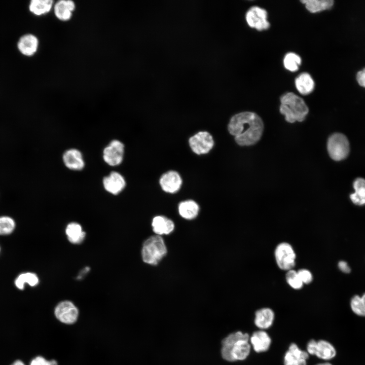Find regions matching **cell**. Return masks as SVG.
Masks as SVG:
<instances>
[{
  "label": "cell",
  "mask_w": 365,
  "mask_h": 365,
  "mask_svg": "<svg viewBox=\"0 0 365 365\" xmlns=\"http://www.w3.org/2000/svg\"><path fill=\"white\" fill-rule=\"evenodd\" d=\"M228 129L230 134L235 137L238 145L250 146L260 140L264 130V123L256 113L243 112L231 118Z\"/></svg>",
  "instance_id": "obj_1"
},
{
  "label": "cell",
  "mask_w": 365,
  "mask_h": 365,
  "mask_svg": "<svg viewBox=\"0 0 365 365\" xmlns=\"http://www.w3.org/2000/svg\"><path fill=\"white\" fill-rule=\"evenodd\" d=\"M249 335L238 331L228 335L222 341L221 353L229 361L243 360L249 354L250 345Z\"/></svg>",
  "instance_id": "obj_2"
},
{
  "label": "cell",
  "mask_w": 365,
  "mask_h": 365,
  "mask_svg": "<svg viewBox=\"0 0 365 365\" xmlns=\"http://www.w3.org/2000/svg\"><path fill=\"white\" fill-rule=\"evenodd\" d=\"M280 113L285 120L293 123L303 121L308 114L309 108L304 100L293 92L283 94L280 98Z\"/></svg>",
  "instance_id": "obj_3"
},
{
  "label": "cell",
  "mask_w": 365,
  "mask_h": 365,
  "mask_svg": "<svg viewBox=\"0 0 365 365\" xmlns=\"http://www.w3.org/2000/svg\"><path fill=\"white\" fill-rule=\"evenodd\" d=\"M167 251L163 239L159 235L152 236L143 244L142 258L144 263L156 265L166 256Z\"/></svg>",
  "instance_id": "obj_4"
},
{
  "label": "cell",
  "mask_w": 365,
  "mask_h": 365,
  "mask_svg": "<svg viewBox=\"0 0 365 365\" xmlns=\"http://www.w3.org/2000/svg\"><path fill=\"white\" fill-rule=\"evenodd\" d=\"M327 150L330 157L334 161L345 159L350 151L349 142L347 137L341 133H335L328 137Z\"/></svg>",
  "instance_id": "obj_5"
},
{
  "label": "cell",
  "mask_w": 365,
  "mask_h": 365,
  "mask_svg": "<svg viewBox=\"0 0 365 365\" xmlns=\"http://www.w3.org/2000/svg\"><path fill=\"white\" fill-rule=\"evenodd\" d=\"M125 155V145L119 139H113L103 148L102 158L108 166L117 167L123 162Z\"/></svg>",
  "instance_id": "obj_6"
},
{
  "label": "cell",
  "mask_w": 365,
  "mask_h": 365,
  "mask_svg": "<svg viewBox=\"0 0 365 365\" xmlns=\"http://www.w3.org/2000/svg\"><path fill=\"white\" fill-rule=\"evenodd\" d=\"M189 144L192 151L197 155L208 153L214 144L212 135L207 131H199L191 136Z\"/></svg>",
  "instance_id": "obj_7"
},
{
  "label": "cell",
  "mask_w": 365,
  "mask_h": 365,
  "mask_svg": "<svg viewBox=\"0 0 365 365\" xmlns=\"http://www.w3.org/2000/svg\"><path fill=\"white\" fill-rule=\"evenodd\" d=\"M79 313L78 308L69 301L60 302L54 309V315L57 319L66 324L75 323L78 318Z\"/></svg>",
  "instance_id": "obj_8"
},
{
  "label": "cell",
  "mask_w": 365,
  "mask_h": 365,
  "mask_svg": "<svg viewBox=\"0 0 365 365\" xmlns=\"http://www.w3.org/2000/svg\"><path fill=\"white\" fill-rule=\"evenodd\" d=\"M62 161L67 169L72 171H81L86 166L83 153L75 148H68L63 152Z\"/></svg>",
  "instance_id": "obj_9"
},
{
  "label": "cell",
  "mask_w": 365,
  "mask_h": 365,
  "mask_svg": "<svg viewBox=\"0 0 365 365\" xmlns=\"http://www.w3.org/2000/svg\"><path fill=\"white\" fill-rule=\"evenodd\" d=\"M275 256L278 267L284 270H290L295 265L296 254L288 243H282L276 247Z\"/></svg>",
  "instance_id": "obj_10"
},
{
  "label": "cell",
  "mask_w": 365,
  "mask_h": 365,
  "mask_svg": "<svg viewBox=\"0 0 365 365\" xmlns=\"http://www.w3.org/2000/svg\"><path fill=\"white\" fill-rule=\"evenodd\" d=\"M267 12L257 6L251 7L246 12L245 18L248 25L258 30L267 29L270 23L267 20Z\"/></svg>",
  "instance_id": "obj_11"
},
{
  "label": "cell",
  "mask_w": 365,
  "mask_h": 365,
  "mask_svg": "<svg viewBox=\"0 0 365 365\" xmlns=\"http://www.w3.org/2000/svg\"><path fill=\"white\" fill-rule=\"evenodd\" d=\"M103 189L112 195H118L126 188V181L123 175L117 171H112L102 179Z\"/></svg>",
  "instance_id": "obj_12"
},
{
  "label": "cell",
  "mask_w": 365,
  "mask_h": 365,
  "mask_svg": "<svg viewBox=\"0 0 365 365\" xmlns=\"http://www.w3.org/2000/svg\"><path fill=\"white\" fill-rule=\"evenodd\" d=\"M182 183L179 174L174 170H169L162 175L159 179V184L164 192L173 194L178 192Z\"/></svg>",
  "instance_id": "obj_13"
},
{
  "label": "cell",
  "mask_w": 365,
  "mask_h": 365,
  "mask_svg": "<svg viewBox=\"0 0 365 365\" xmlns=\"http://www.w3.org/2000/svg\"><path fill=\"white\" fill-rule=\"evenodd\" d=\"M308 357L307 352L300 349L296 344L291 343L284 355V364L306 365Z\"/></svg>",
  "instance_id": "obj_14"
},
{
  "label": "cell",
  "mask_w": 365,
  "mask_h": 365,
  "mask_svg": "<svg viewBox=\"0 0 365 365\" xmlns=\"http://www.w3.org/2000/svg\"><path fill=\"white\" fill-rule=\"evenodd\" d=\"M39 47L38 38L31 33L22 35L17 42V48L19 52L26 56H33L37 51Z\"/></svg>",
  "instance_id": "obj_15"
},
{
  "label": "cell",
  "mask_w": 365,
  "mask_h": 365,
  "mask_svg": "<svg viewBox=\"0 0 365 365\" xmlns=\"http://www.w3.org/2000/svg\"><path fill=\"white\" fill-rule=\"evenodd\" d=\"M53 11L56 17L59 20H69L75 10L76 5L71 0H60L53 6Z\"/></svg>",
  "instance_id": "obj_16"
},
{
  "label": "cell",
  "mask_w": 365,
  "mask_h": 365,
  "mask_svg": "<svg viewBox=\"0 0 365 365\" xmlns=\"http://www.w3.org/2000/svg\"><path fill=\"white\" fill-rule=\"evenodd\" d=\"M250 341L253 350L258 353L267 351L271 343L268 334L262 330L254 332L250 337Z\"/></svg>",
  "instance_id": "obj_17"
},
{
  "label": "cell",
  "mask_w": 365,
  "mask_h": 365,
  "mask_svg": "<svg viewBox=\"0 0 365 365\" xmlns=\"http://www.w3.org/2000/svg\"><path fill=\"white\" fill-rule=\"evenodd\" d=\"M152 226L153 231L157 235L169 234L174 229V223L164 216H156L153 219Z\"/></svg>",
  "instance_id": "obj_18"
},
{
  "label": "cell",
  "mask_w": 365,
  "mask_h": 365,
  "mask_svg": "<svg viewBox=\"0 0 365 365\" xmlns=\"http://www.w3.org/2000/svg\"><path fill=\"white\" fill-rule=\"evenodd\" d=\"M274 319V313L272 309L268 308H262L255 313L254 324L262 330L269 328Z\"/></svg>",
  "instance_id": "obj_19"
},
{
  "label": "cell",
  "mask_w": 365,
  "mask_h": 365,
  "mask_svg": "<svg viewBox=\"0 0 365 365\" xmlns=\"http://www.w3.org/2000/svg\"><path fill=\"white\" fill-rule=\"evenodd\" d=\"M178 209L179 215L187 220L195 218L199 211L198 204L192 200H187L180 202Z\"/></svg>",
  "instance_id": "obj_20"
},
{
  "label": "cell",
  "mask_w": 365,
  "mask_h": 365,
  "mask_svg": "<svg viewBox=\"0 0 365 365\" xmlns=\"http://www.w3.org/2000/svg\"><path fill=\"white\" fill-rule=\"evenodd\" d=\"M355 192L350 195L352 202L357 206L365 205V179L356 178L353 183Z\"/></svg>",
  "instance_id": "obj_21"
},
{
  "label": "cell",
  "mask_w": 365,
  "mask_h": 365,
  "mask_svg": "<svg viewBox=\"0 0 365 365\" xmlns=\"http://www.w3.org/2000/svg\"><path fill=\"white\" fill-rule=\"evenodd\" d=\"M314 355L323 360H330L336 356V350L331 343L320 340L317 341Z\"/></svg>",
  "instance_id": "obj_22"
},
{
  "label": "cell",
  "mask_w": 365,
  "mask_h": 365,
  "mask_svg": "<svg viewBox=\"0 0 365 365\" xmlns=\"http://www.w3.org/2000/svg\"><path fill=\"white\" fill-rule=\"evenodd\" d=\"M295 85L299 93L303 95H307L313 90L314 82L308 73L303 72L296 79Z\"/></svg>",
  "instance_id": "obj_23"
},
{
  "label": "cell",
  "mask_w": 365,
  "mask_h": 365,
  "mask_svg": "<svg viewBox=\"0 0 365 365\" xmlns=\"http://www.w3.org/2000/svg\"><path fill=\"white\" fill-rule=\"evenodd\" d=\"M54 4L52 0H32L29 4V10L33 14L41 16L50 12Z\"/></svg>",
  "instance_id": "obj_24"
},
{
  "label": "cell",
  "mask_w": 365,
  "mask_h": 365,
  "mask_svg": "<svg viewBox=\"0 0 365 365\" xmlns=\"http://www.w3.org/2000/svg\"><path fill=\"white\" fill-rule=\"evenodd\" d=\"M66 234L68 240L74 244L82 242L85 237L81 226L77 223H71L67 226Z\"/></svg>",
  "instance_id": "obj_25"
},
{
  "label": "cell",
  "mask_w": 365,
  "mask_h": 365,
  "mask_svg": "<svg viewBox=\"0 0 365 365\" xmlns=\"http://www.w3.org/2000/svg\"><path fill=\"white\" fill-rule=\"evenodd\" d=\"M306 8L311 13H317L331 9L334 4L332 0H303Z\"/></svg>",
  "instance_id": "obj_26"
},
{
  "label": "cell",
  "mask_w": 365,
  "mask_h": 365,
  "mask_svg": "<svg viewBox=\"0 0 365 365\" xmlns=\"http://www.w3.org/2000/svg\"><path fill=\"white\" fill-rule=\"evenodd\" d=\"M38 283L39 278L37 275L31 272L20 274L16 278L14 282L15 286L20 290L24 289L25 283H27L31 286H34Z\"/></svg>",
  "instance_id": "obj_27"
},
{
  "label": "cell",
  "mask_w": 365,
  "mask_h": 365,
  "mask_svg": "<svg viewBox=\"0 0 365 365\" xmlns=\"http://www.w3.org/2000/svg\"><path fill=\"white\" fill-rule=\"evenodd\" d=\"M350 308L356 315L365 316V293L361 296H354L350 300Z\"/></svg>",
  "instance_id": "obj_28"
},
{
  "label": "cell",
  "mask_w": 365,
  "mask_h": 365,
  "mask_svg": "<svg viewBox=\"0 0 365 365\" xmlns=\"http://www.w3.org/2000/svg\"><path fill=\"white\" fill-rule=\"evenodd\" d=\"M301 63V57L296 53H288L284 56L283 59L284 66L286 69L290 71L294 72L298 70Z\"/></svg>",
  "instance_id": "obj_29"
},
{
  "label": "cell",
  "mask_w": 365,
  "mask_h": 365,
  "mask_svg": "<svg viewBox=\"0 0 365 365\" xmlns=\"http://www.w3.org/2000/svg\"><path fill=\"white\" fill-rule=\"evenodd\" d=\"M16 227L15 221L8 216H0V235L11 234Z\"/></svg>",
  "instance_id": "obj_30"
},
{
  "label": "cell",
  "mask_w": 365,
  "mask_h": 365,
  "mask_svg": "<svg viewBox=\"0 0 365 365\" xmlns=\"http://www.w3.org/2000/svg\"><path fill=\"white\" fill-rule=\"evenodd\" d=\"M286 278L289 285L295 289H300L303 286V282L300 279L297 272L290 270L286 275Z\"/></svg>",
  "instance_id": "obj_31"
},
{
  "label": "cell",
  "mask_w": 365,
  "mask_h": 365,
  "mask_svg": "<svg viewBox=\"0 0 365 365\" xmlns=\"http://www.w3.org/2000/svg\"><path fill=\"white\" fill-rule=\"evenodd\" d=\"M29 365H57L56 360H48L42 356H38L33 358Z\"/></svg>",
  "instance_id": "obj_32"
},
{
  "label": "cell",
  "mask_w": 365,
  "mask_h": 365,
  "mask_svg": "<svg viewBox=\"0 0 365 365\" xmlns=\"http://www.w3.org/2000/svg\"><path fill=\"white\" fill-rule=\"evenodd\" d=\"M297 273L303 283L308 284L312 281V275L308 270L301 269Z\"/></svg>",
  "instance_id": "obj_33"
},
{
  "label": "cell",
  "mask_w": 365,
  "mask_h": 365,
  "mask_svg": "<svg viewBox=\"0 0 365 365\" xmlns=\"http://www.w3.org/2000/svg\"><path fill=\"white\" fill-rule=\"evenodd\" d=\"M338 266L340 271L343 273H349L351 272V268L346 261H340L339 262Z\"/></svg>",
  "instance_id": "obj_34"
},
{
  "label": "cell",
  "mask_w": 365,
  "mask_h": 365,
  "mask_svg": "<svg viewBox=\"0 0 365 365\" xmlns=\"http://www.w3.org/2000/svg\"><path fill=\"white\" fill-rule=\"evenodd\" d=\"M317 341L314 339L310 340L307 345V350L308 354L314 355Z\"/></svg>",
  "instance_id": "obj_35"
},
{
  "label": "cell",
  "mask_w": 365,
  "mask_h": 365,
  "mask_svg": "<svg viewBox=\"0 0 365 365\" xmlns=\"http://www.w3.org/2000/svg\"><path fill=\"white\" fill-rule=\"evenodd\" d=\"M356 79L359 84L365 87V68L358 72Z\"/></svg>",
  "instance_id": "obj_36"
},
{
  "label": "cell",
  "mask_w": 365,
  "mask_h": 365,
  "mask_svg": "<svg viewBox=\"0 0 365 365\" xmlns=\"http://www.w3.org/2000/svg\"><path fill=\"white\" fill-rule=\"evenodd\" d=\"M89 271V268L88 267H86V268L81 272V273L79 274L78 278H81L82 277V276H83V274L84 273V274H86L87 272H88Z\"/></svg>",
  "instance_id": "obj_37"
},
{
  "label": "cell",
  "mask_w": 365,
  "mask_h": 365,
  "mask_svg": "<svg viewBox=\"0 0 365 365\" xmlns=\"http://www.w3.org/2000/svg\"><path fill=\"white\" fill-rule=\"evenodd\" d=\"M11 365H25L24 363L20 360H15L14 362H13Z\"/></svg>",
  "instance_id": "obj_38"
},
{
  "label": "cell",
  "mask_w": 365,
  "mask_h": 365,
  "mask_svg": "<svg viewBox=\"0 0 365 365\" xmlns=\"http://www.w3.org/2000/svg\"><path fill=\"white\" fill-rule=\"evenodd\" d=\"M315 365H333V364L330 362H323V363H318Z\"/></svg>",
  "instance_id": "obj_39"
},
{
  "label": "cell",
  "mask_w": 365,
  "mask_h": 365,
  "mask_svg": "<svg viewBox=\"0 0 365 365\" xmlns=\"http://www.w3.org/2000/svg\"><path fill=\"white\" fill-rule=\"evenodd\" d=\"M0 250H1V248H0Z\"/></svg>",
  "instance_id": "obj_40"
}]
</instances>
